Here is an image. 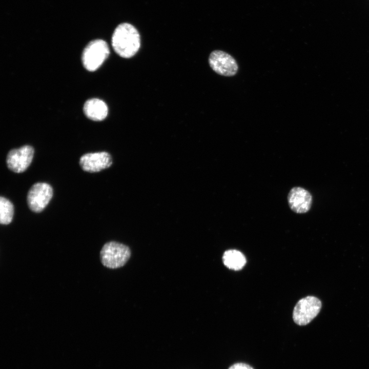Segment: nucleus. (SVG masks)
I'll return each instance as SVG.
<instances>
[{
  "label": "nucleus",
  "mask_w": 369,
  "mask_h": 369,
  "mask_svg": "<svg viewBox=\"0 0 369 369\" xmlns=\"http://www.w3.org/2000/svg\"><path fill=\"white\" fill-rule=\"evenodd\" d=\"M111 40L114 51L123 58L133 56L140 46V35L137 30L127 23L117 26L113 32Z\"/></svg>",
  "instance_id": "nucleus-1"
},
{
  "label": "nucleus",
  "mask_w": 369,
  "mask_h": 369,
  "mask_svg": "<svg viewBox=\"0 0 369 369\" xmlns=\"http://www.w3.org/2000/svg\"><path fill=\"white\" fill-rule=\"evenodd\" d=\"M53 196L51 186L45 182L34 184L28 191L27 203L30 209L34 212H42L48 205Z\"/></svg>",
  "instance_id": "nucleus-5"
},
{
  "label": "nucleus",
  "mask_w": 369,
  "mask_h": 369,
  "mask_svg": "<svg viewBox=\"0 0 369 369\" xmlns=\"http://www.w3.org/2000/svg\"><path fill=\"white\" fill-rule=\"evenodd\" d=\"M209 64L214 71L222 76H234L238 70L235 58L229 53L221 50H215L211 53Z\"/></svg>",
  "instance_id": "nucleus-6"
},
{
  "label": "nucleus",
  "mask_w": 369,
  "mask_h": 369,
  "mask_svg": "<svg viewBox=\"0 0 369 369\" xmlns=\"http://www.w3.org/2000/svg\"><path fill=\"white\" fill-rule=\"evenodd\" d=\"M222 261L227 268L236 271L242 269L246 263L244 255L236 250L225 251L222 256Z\"/></svg>",
  "instance_id": "nucleus-11"
},
{
  "label": "nucleus",
  "mask_w": 369,
  "mask_h": 369,
  "mask_svg": "<svg viewBox=\"0 0 369 369\" xmlns=\"http://www.w3.org/2000/svg\"><path fill=\"white\" fill-rule=\"evenodd\" d=\"M112 163L111 155L105 151L86 153L79 159V165L85 171L93 173L110 167Z\"/></svg>",
  "instance_id": "nucleus-8"
},
{
  "label": "nucleus",
  "mask_w": 369,
  "mask_h": 369,
  "mask_svg": "<svg viewBox=\"0 0 369 369\" xmlns=\"http://www.w3.org/2000/svg\"><path fill=\"white\" fill-rule=\"evenodd\" d=\"M229 369H254L250 365L244 363H237L231 366Z\"/></svg>",
  "instance_id": "nucleus-13"
},
{
  "label": "nucleus",
  "mask_w": 369,
  "mask_h": 369,
  "mask_svg": "<svg viewBox=\"0 0 369 369\" xmlns=\"http://www.w3.org/2000/svg\"><path fill=\"white\" fill-rule=\"evenodd\" d=\"M85 115L94 121H101L106 118L108 113L107 104L98 98H92L87 100L83 108Z\"/></svg>",
  "instance_id": "nucleus-10"
},
{
  "label": "nucleus",
  "mask_w": 369,
  "mask_h": 369,
  "mask_svg": "<svg viewBox=\"0 0 369 369\" xmlns=\"http://www.w3.org/2000/svg\"><path fill=\"white\" fill-rule=\"evenodd\" d=\"M110 53L108 44L100 39L89 42L84 48L81 56L82 63L86 69L94 71L98 69Z\"/></svg>",
  "instance_id": "nucleus-3"
},
{
  "label": "nucleus",
  "mask_w": 369,
  "mask_h": 369,
  "mask_svg": "<svg viewBox=\"0 0 369 369\" xmlns=\"http://www.w3.org/2000/svg\"><path fill=\"white\" fill-rule=\"evenodd\" d=\"M288 203L291 209L296 213H305L309 211L312 203L310 193L303 188H293L288 196Z\"/></svg>",
  "instance_id": "nucleus-9"
},
{
  "label": "nucleus",
  "mask_w": 369,
  "mask_h": 369,
  "mask_svg": "<svg viewBox=\"0 0 369 369\" xmlns=\"http://www.w3.org/2000/svg\"><path fill=\"white\" fill-rule=\"evenodd\" d=\"M321 301L316 297L309 296L297 303L293 312L294 321L299 325L309 323L319 313Z\"/></svg>",
  "instance_id": "nucleus-4"
},
{
  "label": "nucleus",
  "mask_w": 369,
  "mask_h": 369,
  "mask_svg": "<svg viewBox=\"0 0 369 369\" xmlns=\"http://www.w3.org/2000/svg\"><path fill=\"white\" fill-rule=\"evenodd\" d=\"M14 214V208L11 202L6 198L0 197V223L2 224H8L12 220Z\"/></svg>",
  "instance_id": "nucleus-12"
},
{
  "label": "nucleus",
  "mask_w": 369,
  "mask_h": 369,
  "mask_svg": "<svg viewBox=\"0 0 369 369\" xmlns=\"http://www.w3.org/2000/svg\"><path fill=\"white\" fill-rule=\"evenodd\" d=\"M34 155V149L28 145L10 150L7 154L8 168L15 173H22L30 166Z\"/></svg>",
  "instance_id": "nucleus-7"
},
{
  "label": "nucleus",
  "mask_w": 369,
  "mask_h": 369,
  "mask_svg": "<svg viewBox=\"0 0 369 369\" xmlns=\"http://www.w3.org/2000/svg\"><path fill=\"white\" fill-rule=\"evenodd\" d=\"M131 254L128 246L112 241L102 246L100 252V259L103 265L114 269L123 266L130 258Z\"/></svg>",
  "instance_id": "nucleus-2"
}]
</instances>
